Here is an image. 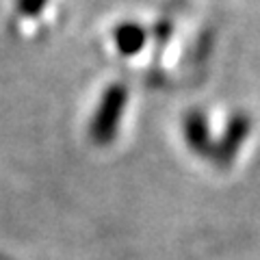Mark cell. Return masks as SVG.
Masks as SVG:
<instances>
[{"instance_id": "7a4b0ae2", "label": "cell", "mask_w": 260, "mask_h": 260, "mask_svg": "<svg viewBox=\"0 0 260 260\" xmlns=\"http://www.w3.org/2000/svg\"><path fill=\"white\" fill-rule=\"evenodd\" d=\"M117 42H119V48L128 54H133V50H137V46H141L143 37H141V30H137L135 26H126L119 30L117 35Z\"/></svg>"}, {"instance_id": "6da1fadb", "label": "cell", "mask_w": 260, "mask_h": 260, "mask_svg": "<svg viewBox=\"0 0 260 260\" xmlns=\"http://www.w3.org/2000/svg\"><path fill=\"white\" fill-rule=\"evenodd\" d=\"M111 98H113V100H109L107 104H104L102 113L98 115V121H95V133H98V137H109V135L113 133V128H115V121H113L111 115L119 111L121 100H119L117 93H113Z\"/></svg>"}]
</instances>
